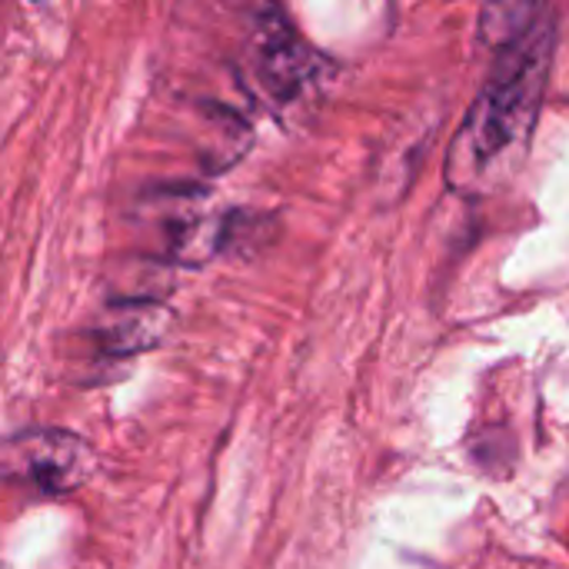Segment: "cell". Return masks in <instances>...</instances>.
Instances as JSON below:
<instances>
[{
  "instance_id": "2",
  "label": "cell",
  "mask_w": 569,
  "mask_h": 569,
  "mask_svg": "<svg viewBox=\"0 0 569 569\" xmlns=\"http://www.w3.org/2000/svg\"><path fill=\"white\" fill-rule=\"evenodd\" d=\"M93 447L67 430L40 427L0 443V480L40 497L73 493L93 477Z\"/></svg>"
},
{
  "instance_id": "7",
  "label": "cell",
  "mask_w": 569,
  "mask_h": 569,
  "mask_svg": "<svg viewBox=\"0 0 569 569\" xmlns=\"http://www.w3.org/2000/svg\"><path fill=\"white\" fill-rule=\"evenodd\" d=\"M0 569H3V567H0Z\"/></svg>"
},
{
  "instance_id": "1",
  "label": "cell",
  "mask_w": 569,
  "mask_h": 569,
  "mask_svg": "<svg viewBox=\"0 0 569 569\" xmlns=\"http://www.w3.org/2000/svg\"><path fill=\"white\" fill-rule=\"evenodd\" d=\"M550 50V17L537 20L527 33L500 47L490 80L477 97L453 150V170L467 167V180L497 177L500 170H510L523 157L540 113Z\"/></svg>"
},
{
  "instance_id": "6",
  "label": "cell",
  "mask_w": 569,
  "mask_h": 569,
  "mask_svg": "<svg viewBox=\"0 0 569 569\" xmlns=\"http://www.w3.org/2000/svg\"><path fill=\"white\" fill-rule=\"evenodd\" d=\"M33 3H40V0H33Z\"/></svg>"
},
{
  "instance_id": "4",
  "label": "cell",
  "mask_w": 569,
  "mask_h": 569,
  "mask_svg": "<svg viewBox=\"0 0 569 569\" xmlns=\"http://www.w3.org/2000/svg\"><path fill=\"white\" fill-rule=\"evenodd\" d=\"M170 313L160 303H123L107 313L97 330V343L107 357H130L157 347L167 337Z\"/></svg>"
},
{
  "instance_id": "3",
  "label": "cell",
  "mask_w": 569,
  "mask_h": 569,
  "mask_svg": "<svg viewBox=\"0 0 569 569\" xmlns=\"http://www.w3.org/2000/svg\"><path fill=\"white\" fill-rule=\"evenodd\" d=\"M253 70L263 83V90L277 100L297 97L310 80V50L300 43V37L290 30V23L280 17V10L267 0L260 3V13L253 20Z\"/></svg>"
},
{
  "instance_id": "5",
  "label": "cell",
  "mask_w": 569,
  "mask_h": 569,
  "mask_svg": "<svg viewBox=\"0 0 569 569\" xmlns=\"http://www.w3.org/2000/svg\"><path fill=\"white\" fill-rule=\"evenodd\" d=\"M547 17V0H487L483 37L497 47L527 33L537 20Z\"/></svg>"
}]
</instances>
